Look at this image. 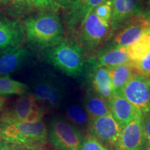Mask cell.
Returning a JSON list of instances; mask_svg holds the SVG:
<instances>
[{
  "label": "cell",
  "mask_w": 150,
  "mask_h": 150,
  "mask_svg": "<svg viewBox=\"0 0 150 150\" xmlns=\"http://www.w3.org/2000/svg\"><path fill=\"white\" fill-rule=\"evenodd\" d=\"M113 93H120L127 82L136 74L130 63L108 68Z\"/></svg>",
  "instance_id": "20"
},
{
  "label": "cell",
  "mask_w": 150,
  "mask_h": 150,
  "mask_svg": "<svg viewBox=\"0 0 150 150\" xmlns=\"http://www.w3.org/2000/svg\"><path fill=\"white\" fill-rule=\"evenodd\" d=\"M144 10L145 6L142 0H113L110 32L107 40H110L124 26L142 17Z\"/></svg>",
  "instance_id": "8"
},
{
  "label": "cell",
  "mask_w": 150,
  "mask_h": 150,
  "mask_svg": "<svg viewBox=\"0 0 150 150\" xmlns=\"http://www.w3.org/2000/svg\"><path fill=\"white\" fill-rule=\"evenodd\" d=\"M122 128L111 113L91 120L88 131L101 143L108 148H115Z\"/></svg>",
  "instance_id": "10"
},
{
  "label": "cell",
  "mask_w": 150,
  "mask_h": 150,
  "mask_svg": "<svg viewBox=\"0 0 150 150\" xmlns=\"http://www.w3.org/2000/svg\"><path fill=\"white\" fill-rule=\"evenodd\" d=\"M45 59L49 64L72 78L83 76L85 52L79 43L65 39L61 43L43 51Z\"/></svg>",
  "instance_id": "3"
},
{
  "label": "cell",
  "mask_w": 150,
  "mask_h": 150,
  "mask_svg": "<svg viewBox=\"0 0 150 150\" xmlns=\"http://www.w3.org/2000/svg\"><path fill=\"white\" fill-rule=\"evenodd\" d=\"M142 19L148 27H150V2L147 6L145 8L143 15H142Z\"/></svg>",
  "instance_id": "30"
},
{
  "label": "cell",
  "mask_w": 150,
  "mask_h": 150,
  "mask_svg": "<svg viewBox=\"0 0 150 150\" xmlns=\"http://www.w3.org/2000/svg\"><path fill=\"white\" fill-rule=\"evenodd\" d=\"M29 0H10L8 5L4 6V12L11 18L21 19L33 12Z\"/></svg>",
  "instance_id": "24"
},
{
  "label": "cell",
  "mask_w": 150,
  "mask_h": 150,
  "mask_svg": "<svg viewBox=\"0 0 150 150\" xmlns=\"http://www.w3.org/2000/svg\"><path fill=\"white\" fill-rule=\"evenodd\" d=\"M27 150H33V149H27Z\"/></svg>",
  "instance_id": "36"
},
{
  "label": "cell",
  "mask_w": 150,
  "mask_h": 150,
  "mask_svg": "<svg viewBox=\"0 0 150 150\" xmlns=\"http://www.w3.org/2000/svg\"><path fill=\"white\" fill-rule=\"evenodd\" d=\"M48 129L42 120L1 122L0 140L7 150H42L47 142Z\"/></svg>",
  "instance_id": "2"
},
{
  "label": "cell",
  "mask_w": 150,
  "mask_h": 150,
  "mask_svg": "<svg viewBox=\"0 0 150 150\" xmlns=\"http://www.w3.org/2000/svg\"><path fill=\"white\" fill-rule=\"evenodd\" d=\"M29 86L10 77L9 75L0 76V96H21L27 93Z\"/></svg>",
  "instance_id": "23"
},
{
  "label": "cell",
  "mask_w": 150,
  "mask_h": 150,
  "mask_svg": "<svg viewBox=\"0 0 150 150\" xmlns=\"http://www.w3.org/2000/svg\"><path fill=\"white\" fill-rule=\"evenodd\" d=\"M22 23L25 42L31 50L44 51L65 40V28L57 11L38 12L27 17Z\"/></svg>",
  "instance_id": "1"
},
{
  "label": "cell",
  "mask_w": 150,
  "mask_h": 150,
  "mask_svg": "<svg viewBox=\"0 0 150 150\" xmlns=\"http://www.w3.org/2000/svg\"><path fill=\"white\" fill-rule=\"evenodd\" d=\"M10 0H0V6H6V5H8Z\"/></svg>",
  "instance_id": "33"
},
{
  "label": "cell",
  "mask_w": 150,
  "mask_h": 150,
  "mask_svg": "<svg viewBox=\"0 0 150 150\" xmlns=\"http://www.w3.org/2000/svg\"><path fill=\"white\" fill-rule=\"evenodd\" d=\"M65 119L80 131L88 129L90 118L83 106L72 104L65 109Z\"/></svg>",
  "instance_id": "21"
},
{
  "label": "cell",
  "mask_w": 150,
  "mask_h": 150,
  "mask_svg": "<svg viewBox=\"0 0 150 150\" xmlns=\"http://www.w3.org/2000/svg\"><path fill=\"white\" fill-rule=\"evenodd\" d=\"M31 57V50L23 46L0 50V76L20 70L29 63Z\"/></svg>",
  "instance_id": "12"
},
{
  "label": "cell",
  "mask_w": 150,
  "mask_h": 150,
  "mask_svg": "<svg viewBox=\"0 0 150 150\" xmlns=\"http://www.w3.org/2000/svg\"><path fill=\"white\" fill-rule=\"evenodd\" d=\"M0 150H7L6 147L3 145V143L1 142V140H0Z\"/></svg>",
  "instance_id": "34"
},
{
  "label": "cell",
  "mask_w": 150,
  "mask_h": 150,
  "mask_svg": "<svg viewBox=\"0 0 150 150\" xmlns=\"http://www.w3.org/2000/svg\"><path fill=\"white\" fill-rule=\"evenodd\" d=\"M33 11L38 12L58 11L60 8L56 0H29Z\"/></svg>",
  "instance_id": "26"
},
{
  "label": "cell",
  "mask_w": 150,
  "mask_h": 150,
  "mask_svg": "<svg viewBox=\"0 0 150 150\" xmlns=\"http://www.w3.org/2000/svg\"><path fill=\"white\" fill-rule=\"evenodd\" d=\"M32 94L37 102L44 108H59L65 96L63 80L50 70L39 71L31 82Z\"/></svg>",
  "instance_id": "4"
},
{
  "label": "cell",
  "mask_w": 150,
  "mask_h": 150,
  "mask_svg": "<svg viewBox=\"0 0 150 150\" xmlns=\"http://www.w3.org/2000/svg\"><path fill=\"white\" fill-rule=\"evenodd\" d=\"M47 129V142L53 150L81 149L85 137L65 117H52Z\"/></svg>",
  "instance_id": "5"
},
{
  "label": "cell",
  "mask_w": 150,
  "mask_h": 150,
  "mask_svg": "<svg viewBox=\"0 0 150 150\" xmlns=\"http://www.w3.org/2000/svg\"><path fill=\"white\" fill-rule=\"evenodd\" d=\"M25 32L22 22L0 14V50L23 45Z\"/></svg>",
  "instance_id": "11"
},
{
  "label": "cell",
  "mask_w": 150,
  "mask_h": 150,
  "mask_svg": "<svg viewBox=\"0 0 150 150\" xmlns=\"http://www.w3.org/2000/svg\"><path fill=\"white\" fill-rule=\"evenodd\" d=\"M83 108L89 116L90 120L110 113L108 101L102 98L90 89L83 99Z\"/></svg>",
  "instance_id": "19"
},
{
  "label": "cell",
  "mask_w": 150,
  "mask_h": 150,
  "mask_svg": "<svg viewBox=\"0 0 150 150\" xmlns=\"http://www.w3.org/2000/svg\"><path fill=\"white\" fill-rule=\"evenodd\" d=\"M108 102L110 113L122 128L132 120L137 114L141 112L120 93H113Z\"/></svg>",
  "instance_id": "18"
},
{
  "label": "cell",
  "mask_w": 150,
  "mask_h": 150,
  "mask_svg": "<svg viewBox=\"0 0 150 150\" xmlns=\"http://www.w3.org/2000/svg\"><path fill=\"white\" fill-rule=\"evenodd\" d=\"M142 113L150 110V79L136 73L120 92Z\"/></svg>",
  "instance_id": "9"
},
{
  "label": "cell",
  "mask_w": 150,
  "mask_h": 150,
  "mask_svg": "<svg viewBox=\"0 0 150 150\" xmlns=\"http://www.w3.org/2000/svg\"><path fill=\"white\" fill-rule=\"evenodd\" d=\"M115 150H144L142 112H139L122 129Z\"/></svg>",
  "instance_id": "13"
},
{
  "label": "cell",
  "mask_w": 150,
  "mask_h": 150,
  "mask_svg": "<svg viewBox=\"0 0 150 150\" xmlns=\"http://www.w3.org/2000/svg\"><path fill=\"white\" fill-rule=\"evenodd\" d=\"M83 76L88 80L91 88L97 95L108 101L113 94L108 68L93 67L84 64Z\"/></svg>",
  "instance_id": "15"
},
{
  "label": "cell",
  "mask_w": 150,
  "mask_h": 150,
  "mask_svg": "<svg viewBox=\"0 0 150 150\" xmlns=\"http://www.w3.org/2000/svg\"><path fill=\"white\" fill-rule=\"evenodd\" d=\"M149 27L142 17L133 20L120 29L112 38V41L106 47L99 51H105L115 47H127L138 40Z\"/></svg>",
  "instance_id": "14"
},
{
  "label": "cell",
  "mask_w": 150,
  "mask_h": 150,
  "mask_svg": "<svg viewBox=\"0 0 150 150\" xmlns=\"http://www.w3.org/2000/svg\"><path fill=\"white\" fill-rule=\"evenodd\" d=\"M130 63H136L150 52V34L145 31L136 42L127 47Z\"/></svg>",
  "instance_id": "22"
},
{
  "label": "cell",
  "mask_w": 150,
  "mask_h": 150,
  "mask_svg": "<svg viewBox=\"0 0 150 150\" xmlns=\"http://www.w3.org/2000/svg\"><path fill=\"white\" fill-rule=\"evenodd\" d=\"M146 31H147V33H149V34H150V27H149V28H148V29H146Z\"/></svg>",
  "instance_id": "35"
},
{
  "label": "cell",
  "mask_w": 150,
  "mask_h": 150,
  "mask_svg": "<svg viewBox=\"0 0 150 150\" xmlns=\"http://www.w3.org/2000/svg\"><path fill=\"white\" fill-rule=\"evenodd\" d=\"M79 42L87 54L96 52L104 44L110 32V24L103 22L93 11L85 19L79 27Z\"/></svg>",
  "instance_id": "7"
},
{
  "label": "cell",
  "mask_w": 150,
  "mask_h": 150,
  "mask_svg": "<svg viewBox=\"0 0 150 150\" xmlns=\"http://www.w3.org/2000/svg\"><path fill=\"white\" fill-rule=\"evenodd\" d=\"M144 150H150V110L142 113Z\"/></svg>",
  "instance_id": "28"
},
{
  "label": "cell",
  "mask_w": 150,
  "mask_h": 150,
  "mask_svg": "<svg viewBox=\"0 0 150 150\" xmlns=\"http://www.w3.org/2000/svg\"><path fill=\"white\" fill-rule=\"evenodd\" d=\"M130 63L127 47H115L105 51H98L95 56L85 61V65L93 67L112 68Z\"/></svg>",
  "instance_id": "17"
},
{
  "label": "cell",
  "mask_w": 150,
  "mask_h": 150,
  "mask_svg": "<svg viewBox=\"0 0 150 150\" xmlns=\"http://www.w3.org/2000/svg\"><path fill=\"white\" fill-rule=\"evenodd\" d=\"M112 6H113V0H103L93 10L94 13L97 16V18L102 20L106 23L110 24L111 19Z\"/></svg>",
  "instance_id": "25"
},
{
  "label": "cell",
  "mask_w": 150,
  "mask_h": 150,
  "mask_svg": "<svg viewBox=\"0 0 150 150\" xmlns=\"http://www.w3.org/2000/svg\"><path fill=\"white\" fill-rule=\"evenodd\" d=\"M7 97L0 96V112H2L7 102Z\"/></svg>",
  "instance_id": "32"
},
{
  "label": "cell",
  "mask_w": 150,
  "mask_h": 150,
  "mask_svg": "<svg viewBox=\"0 0 150 150\" xmlns=\"http://www.w3.org/2000/svg\"><path fill=\"white\" fill-rule=\"evenodd\" d=\"M103 0H74L65 16V23L69 32L79 29L87 16Z\"/></svg>",
  "instance_id": "16"
},
{
  "label": "cell",
  "mask_w": 150,
  "mask_h": 150,
  "mask_svg": "<svg viewBox=\"0 0 150 150\" xmlns=\"http://www.w3.org/2000/svg\"><path fill=\"white\" fill-rule=\"evenodd\" d=\"M45 108L38 104L32 93L21 95L10 107L1 112V122H34L42 120Z\"/></svg>",
  "instance_id": "6"
},
{
  "label": "cell",
  "mask_w": 150,
  "mask_h": 150,
  "mask_svg": "<svg viewBox=\"0 0 150 150\" xmlns=\"http://www.w3.org/2000/svg\"><path fill=\"white\" fill-rule=\"evenodd\" d=\"M130 63L138 74L150 79V52L140 61Z\"/></svg>",
  "instance_id": "27"
},
{
  "label": "cell",
  "mask_w": 150,
  "mask_h": 150,
  "mask_svg": "<svg viewBox=\"0 0 150 150\" xmlns=\"http://www.w3.org/2000/svg\"><path fill=\"white\" fill-rule=\"evenodd\" d=\"M56 1L59 6L60 8H61L67 10L74 0H56Z\"/></svg>",
  "instance_id": "31"
},
{
  "label": "cell",
  "mask_w": 150,
  "mask_h": 150,
  "mask_svg": "<svg viewBox=\"0 0 150 150\" xmlns=\"http://www.w3.org/2000/svg\"><path fill=\"white\" fill-rule=\"evenodd\" d=\"M81 150H110L106 146L101 143L99 140L91 135L88 134L84 138Z\"/></svg>",
  "instance_id": "29"
}]
</instances>
